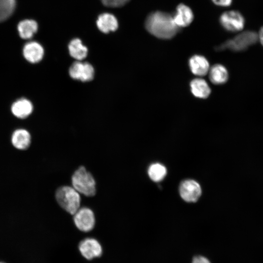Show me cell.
Masks as SVG:
<instances>
[{
  "label": "cell",
  "mask_w": 263,
  "mask_h": 263,
  "mask_svg": "<svg viewBox=\"0 0 263 263\" xmlns=\"http://www.w3.org/2000/svg\"><path fill=\"white\" fill-rule=\"evenodd\" d=\"M258 35V39L260 40L261 43L263 46V26L262 27L259 31Z\"/></svg>",
  "instance_id": "obj_25"
},
{
  "label": "cell",
  "mask_w": 263,
  "mask_h": 263,
  "mask_svg": "<svg viewBox=\"0 0 263 263\" xmlns=\"http://www.w3.org/2000/svg\"><path fill=\"white\" fill-rule=\"evenodd\" d=\"M96 25L102 32L108 33L111 31H114L117 29L118 21L114 15L105 13L98 16Z\"/></svg>",
  "instance_id": "obj_15"
},
{
  "label": "cell",
  "mask_w": 263,
  "mask_h": 263,
  "mask_svg": "<svg viewBox=\"0 0 263 263\" xmlns=\"http://www.w3.org/2000/svg\"><path fill=\"white\" fill-rule=\"evenodd\" d=\"M145 27L151 35L161 39L172 38L179 31L173 17L162 11L150 14L145 21Z\"/></svg>",
  "instance_id": "obj_1"
},
{
  "label": "cell",
  "mask_w": 263,
  "mask_h": 263,
  "mask_svg": "<svg viewBox=\"0 0 263 263\" xmlns=\"http://www.w3.org/2000/svg\"><path fill=\"white\" fill-rule=\"evenodd\" d=\"M56 198L58 205L70 214L74 213L80 207V194L73 187L64 186L56 192Z\"/></svg>",
  "instance_id": "obj_3"
},
{
  "label": "cell",
  "mask_w": 263,
  "mask_h": 263,
  "mask_svg": "<svg viewBox=\"0 0 263 263\" xmlns=\"http://www.w3.org/2000/svg\"><path fill=\"white\" fill-rule=\"evenodd\" d=\"M68 50L70 56L77 61L84 59L88 54L87 48L79 38H75L70 41L68 45Z\"/></svg>",
  "instance_id": "obj_19"
},
{
  "label": "cell",
  "mask_w": 263,
  "mask_h": 263,
  "mask_svg": "<svg viewBox=\"0 0 263 263\" xmlns=\"http://www.w3.org/2000/svg\"><path fill=\"white\" fill-rule=\"evenodd\" d=\"M219 21L224 29L233 32L242 30L245 23L243 15L239 12L234 10L223 13L220 17Z\"/></svg>",
  "instance_id": "obj_7"
},
{
  "label": "cell",
  "mask_w": 263,
  "mask_h": 263,
  "mask_svg": "<svg viewBox=\"0 0 263 263\" xmlns=\"http://www.w3.org/2000/svg\"><path fill=\"white\" fill-rule=\"evenodd\" d=\"M69 73L72 78L86 82L93 79L94 71L89 63L76 61L70 66Z\"/></svg>",
  "instance_id": "obj_8"
},
{
  "label": "cell",
  "mask_w": 263,
  "mask_h": 263,
  "mask_svg": "<svg viewBox=\"0 0 263 263\" xmlns=\"http://www.w3.org/2000/svg\"><path fill=\"white\" fill-rule=\"evenodd\" d=\"M16 7V0H0V22L9 18Z\"/></svg>",
  "instance_id": "obj_20"
},
{
  "label": "cell",
  "mask_w": 263,
  "mask_h": 263,
  "mask_svg": "<svg viewBox=\"0 0 263 263\" xmlns=\"http://www.w3.org/2000/svg\"><path fill=\"white\" fill-rule=\"evenodd\" d=\"M217 5L220 6H228L230 5L232 0H211Z\"/></svg>",
  "instance_id": "obj_23"
},
{
  "label": "cell",
  "mask_w": 263,
  "mask_h": 263,
  "mask_svg": "<svg viewBox=\"0 0 263 263\" xmlns=\"http://www.w3.org/2000/svg\"><path fill=\"white\" fill-rule=\"evenodd\" d=\"M78 249L81 255L88 261L100 257L103 252L101 243L92 237L81 240L78 244Z\"/></svg>",
  "instance_id": "obj_6"
},
{
  "label": "cell",
  "mask_w": 263,
  "mask_h": 263,
  "mask_svg": "<svg viewBox=\"0 0 263 263\" xmlns=\"http://www.w3.org/2000/svg\"><path fill=\"white\" fill-rule=\"evenodd\" d=\"M188 65L192 74L200 76L206 75L210 68L206 58L199 55L192 56L189 59Z\"/></svg>",
  "instance_id": "obj_13"
},
{
  "label": "cell",
  "mask_w": 263,
  "mask_h": 263,
  "mask_svg": "<svg viewBox=\"0 0 263 263\" xmlns=\"http://www.w3.org/2000/svg\"><path fill=\"white\" fill-rule=\"evenodd\" d=\"M44 54L42 46L35 41L27 42L23 46L22 54L24 58L31 63H37L43 58Z\"/></svg>",
  "instance_id": "obj_10"
},
{
  "label": "cell",
  "mask_w": 263,
  "mask_h": 263,
  "mask_svg": "<svg viewBox=\"0 0 263 263\" xmlns=\"http://www.w3.org/2000/svg\"><path fill=\"white\" fill-rule=\"evenodd\" d=\"M209 78L215 85H221L225 83L228 78V73L226 68L219 64L213 65L209 68Z\"/></svg>",
  "instance_id": "obj_18"
},
{
  "label": "cell",
  "mask_w": 263,
  "mask_h": 263,
  "mask_svg": "<svg viewBox=\"0 0 263 263\" xmlns=\"http://www.w3.org/2000/svg\"><path fill=\"white\" fill-rule=\"evenodd\" d=\"M17 30L21 38L29 39L31 38L38 31V24L35 20L23 19L18 23Z\"/></svg>",
  "instance_id": "obj_16"
},
{
  "label": "cell",
  "mask_w": 263,
  "mask_h": 263,
  "mask_svg": "<svg viewBox=\"0 0 263 263\" xmlns=\"http://www.w3.org/2000/svg\"><path fill=\"white\" fill-rule=\"evenodd\" d=\"M165 167L158 163L151 165L148 169V174L150 178L154 181L161 180L166 174Z\"/></svg>",
  "instance_id": "obj_21"
},
{
  "label": "cell",
  "mask_w": 263,
  "mask_h": 263,
  "mask_svg": "<svg viewBox=\"0 0 263 263\" xmlns=\"http://www.w3.org/2000/svg\"><path fill=\"white\" fill-rule=\"evenodd\" d=\"M192 263H210V262L206 258L198 256L194 257Z\"/></svg>",
  "instance_id": "obj_24"
},
{
  "label": "cell",
  "mask_w": 263,
  "mask_h": 263,
  "mask_svg": "<svg viewBox=\"0 0 263 263\" xmlns=\"http://www.w3.org/2000/svg\"><path fill=\"white\" fill-rule=\"evenodd\" d=\"M75 226L80 231L88 232L92 230L95 224L93 211L89 207H80L73 215Z\"/></svg>",
  "instance_id": "obj_5"
},
{
  "label": "cell",
  "mask_w": 263,
  "mask_h": 263,
  "mask_svg": "<svg viewBox=\"0 0 263 263\" xmlns=\"http://www.w3.org/2000/svg\"><path fill=\"white\" fill-rule=\"evenodd\" d=\"M105 6L111 7H118L122 6L129 2L130 0H100Z\"/></svg>",
  "instance_id": "obj_22"
},
{
  "label": "cell",
  "mask_w": 263,
  "mask_h": 263,
  "mask_svg": "<svg viewBox=\"0 0 263 263\" xmlns=\"http://www.w3.org/2000/svg\"><path fill=\"white\" fill-rule=\"evenodd\" d=\"M190 90L192 94L199 98H206L210 94L211 89L207 83L201 78H196L190 83Z\"/></svg>",
  "instance_id": "obj_17"
},
{
  "label": "cell",
  "mask_w": 263,
  "mask_h": 263,
  "mask_svg": "<svg viewBox=\"0 0 263 263\" xmlns=\"http://www.w3.org/2000/svg\"><path fill=\"white\" fill-rule=\"evenodd\" d=\"M72 187L80 194L91 197L96 193V182L93 175L83 166L79 167L71 178Z\"/></svg>",
  "instance_id": "obj_2"
},
{
  "label": "cell",
  "mask_w": 263,
  "mask_h": 263,
  "mask_svg": "<svg viewBox=\"0 0 263 263\" xmlns=\"http://www.w3.org/2000/svg\"><path fill=\"white\" fill-rule=\"evenodd\" d=\"M194 18L191 9L184 4H179L176 12L173 16L174 21L179 27H184L189 25L192 21Z\"/></svg>",
  "instance_id": "obj_12"
},
{
  "label": "cell",
  "mask_w": 263,
  "mask_h": 263,
  "mask_svg": "<svg viewBox=\"0 0 263 263\" xmlns=\"http://www.w3.org/2000/svg\"><path fill=\"white\" fill-rule=\"evenodd\" d=\"M258 40V35L254 31L243 32L232 39L227 40L219 46L217 50L228 49L233 51L245 50L248 47L255 44Z\"/></svg>",
  "instance_id": "obj_4"
},
{
  "label": "cell",
  "mask_w": 263,
  "mask_h": 263,
  "mask_svg": "<svg viewBox=\"0 0 263 263\" xmlns=\"http://www.w3.org/2000/svg\"><path fill=\"white\" fill-rule=\"evenodd\" d=\"M179 190L182 198L188 202H196L201 194L199 184L192 180L183 181L180 185Z\"/></svg>",
  "instance_id": "obj_9"
},
{
  "label": "cell",
  "mask_w": 263,
  "mask_h": 263,
  "mask_svg": "<svg viewBox=\"0 0 263 263\" xmlns=\"http://www.w3.org/2000/svg\"><path fill=\"white\" fill-rule=\"evenodd\" d=\"M0 263H3V262H0Z\"/></svg>",
  "instance_id": "obj_26"
},
{
  "label": "cell",
  "mask_w": 263,
  "mask_h": 263,
  "mask_svg": "<svg viewBox=\"0 0 263 263\" xmlns=\"http://www.w3.org/2000/svg\"><path fill=\"white\" fill-rule=\"evenodd\" d=\"M31 142V136L29 132L24 129L15 130L11 136V143L16 149L24 150L28 148Z\"/></svg>",
  "instance_id": "obj_14"
},
{
  "label": "cell",
  "mask_w": 263,
  "mask_h": 263,
  "mask_svg": "<svg viewBox=\"0 0 263 263\" xmlns=\"http://www.w3.org/2000/svg\"><path fill=\"white\" fill-rule=\"evenodd\" d=\"M32 102L26 98H21L14 102L11 107L12 114L19 119L28 117L33 111Z\"/></svg>",
  "instance_id": "obj_11"
}]
</instances>
